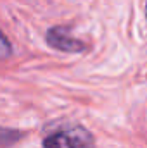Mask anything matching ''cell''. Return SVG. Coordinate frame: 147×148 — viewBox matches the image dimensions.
I'll use <instances>...</instances> for the list:
<instances>
[{
	"label": "cell",
	"mask_w": 147,
	"mask_h": 148,
	"mask_svg": "<svg viewBox=\"0 0 147 148\" xmlns=\"http://www.w3.org/2000/svg\"><path fill=\"white\" fill-rule=\"evenodd\" d=\"M43 148H95L94 134L78 124H68L47 133L42 140Z\"/></svg>",
	"instance_id": "6da1fadb"
},
{
	"label": "cell",
	"mask_w": 147,
	"mask_h": 148,
	"mask_svg": "<svg viewBox=\"0 0 147 148\" xmlns=\"http://www.w3.org/2000/svg\"><path fill=\"white\" fill-rule=\"evenodd\" d=\"M45 41L50 48L66 52V53H81L87 50V45L81 40L74 38L69 28H64V26H52L45 35Z\"/></svg>",
	"instance_id": "7a4b0ae2"
},
{
	"label": "cell",
	"mask_w": 147,
	"mask_h": 148,
	"mask_svg": "<svg viewBox=\"0 0 147 148\" xmlns=\"http://www.w3.org/2000/svg\"><path fill=\"white\" fill-rule=\"evenodd\" d=\"M24 136L23 131H16V129H10V127H3L2 129V145L3 147H9L12 143H16L17 140H21Z\"/></svg>",
	"instance_id": "3957f363"
},
{
	"label": "cell",
	"mask_w": 147,
	"mask_h": 148,
	"mask_svg": "<svg viewBox=\"0 0 147 148\" xmlns=\"http://www.w3.org/2000/svg\"><path fill=\"white\" fill-rule=\"evenodd\" d=\"M12 53V47H10V43H9V40L5 35H2V57L5 59V57H9Z\"/></svg>",
	"instance_id": "277c9868"
},
{
	"label": "cell",
	"mask_w": 147,
	"mask_h": 148,
	"mask_svg": "<svg viewBox=\"0 0 147 148\" xmlns=\"http://www.w3.org/2000/svg\"><path fill=\"white\" fill-rule=\"evenodd\" d=\"M146 19H147V2H146Z\"/></svg>",
	"instance_id": "5b68a950"
}]
</instances>
